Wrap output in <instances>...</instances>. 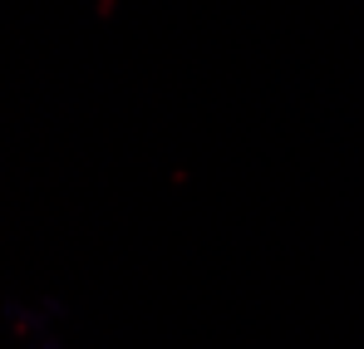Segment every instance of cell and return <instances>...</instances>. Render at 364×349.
<instances>
[]
</instances>
